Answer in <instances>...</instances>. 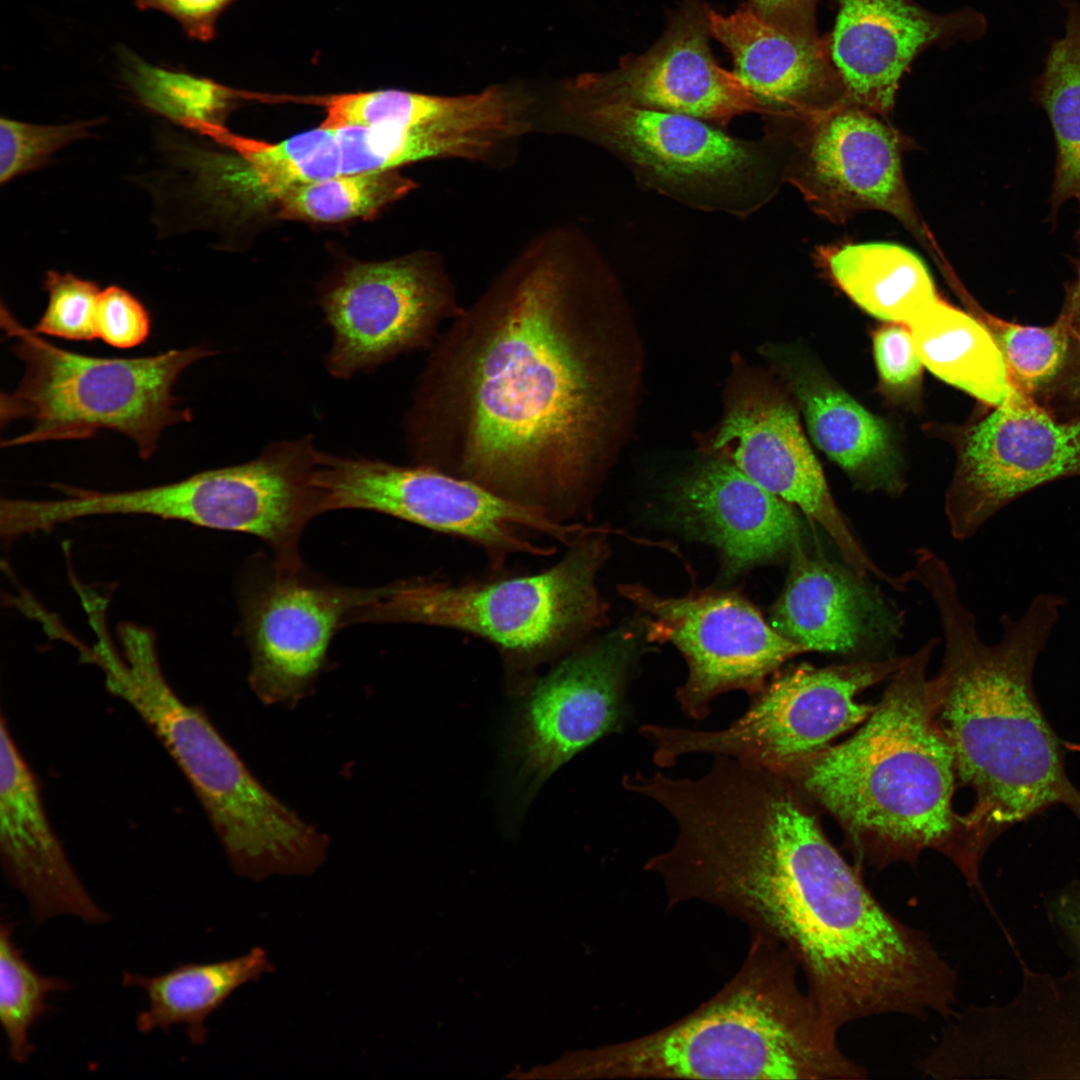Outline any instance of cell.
I'll use <instances>...</instances> for the list:
<instances>
[{"mask_svg":"<svg viewBox=\"0 0 1080 1080\" xmlns=\"http://www.w3.org/2000/svg\"><path fill=\"white\" fill-rule=\"evenodd\" d=\"M818 0H748L746 4L763 20L786 31L813 35Z\"/></svg>","mask_w":1080,"mask_h":1080,"instance_id":"obj_43","label":"cell"},{"mask_svg":"<svg viewBox=\"0 0 1080 1080\" xmlns=\"http://www.w3.org/2000/svg\"><path fill=\"white\" fill-rule=\"evenodd\" d=\"M314 483L323 495L324 511L373 510L460 537L482 548L495 566L512 554L554 553L553 547L530 540V534L570 546L585 532L579 524L554 521L474 481L428 465L401 466L320 451Z\"/></svg>","mask_w":1080,"mask_h":1080,"instance_id":"obj_10","label":"cell"},{"mask_svg":"<svg viewBox=\"0 0 1080 1080\" xmlns=\"http://www.w3.org/2000/svg\"><path fill=\"white\" fill-rule=\"evenodd\" d=\"M321 306L333 333L326 367L341 379L430 349L463 308L433 252L354 264L327 288Z\"/></svg>","mask_w":1080,"mask_h":1080,"instance_id":"obj_15","label":"cell"},{"mask_svg":"<svg viewBox=\"0 0 1080 1080\" xmlns=\"http://www.w3.org/2000/svg\"><path fill=\"white\" fill-rule=\"evenodd\" d=\"M118 639L120 652L105 643L94 655L105 686L133 708L182 771L233 870L262 880L306 869L321 851L323 832L263 786L206 714L176 694L148 627L129 626Z\"/></svg>","mask_w":1080,"mask_h":1080,"instance_id":"obj_6","label":"cell"},{"mask_svg":"<svg viewBox=\"0 0 1080 1080\" xmlns=\"http://www.w3.org/2000/svg\"><path fill=\"white\" fill-rule=\"evenodd\" d=\"M0 326L24 365L16 388L1 392L0 423H30L26 432L2 440V448L90 439L110 430L129 438L148 459L165 429L191 419L173 394L181 374L215 354L206 345H193L145 357L83 355L26 327L3 302Z\"/></svg>","mask_w":1080,"mask_h":1080,"instance_id":"obj_7","label":"cell"},{"mask_svg":"<svg viewBox=\"0 0 1080 1080\" xmlns=\"http://www.w3.org/2000/svg\"><path fill=\"white\" fill-rule=\"evenodd\" d=\"M299 572L275 564L242 600L251 653L249 683L268 705H294L304 697L325 662L332 636L383 591L319 584Z\"/></svg>","mask_w":1080,"mask_h":1080,"instance_id":"obj_20","label":"cell"},{"mask_svg":"<svg viewBox=\"0 0 1080 1080\" xmlns=\"http://www.w3.org/2000/svg\"><path fill=\"white\" fill-rule=\"evenodd\" d=\"M815 807L777 776L748 781L701 818L684 849L685 902L721 909L750 938L787 949L822 1028L900 1014L947 1018L957 973L929 935L890 913L824 834Z\"/></svg>","mask_w":1080,"mask_h":1080,"instance_id":"obj_2","label":"cell"},{"mask_svg":"<svg viewBox=\"0 0 1080 1080\" xmlns=\"http://www.w3.org/2000/svg\"><path fill=\"white\" fill-rule=\"evenodd\" d=\"M619 299L580 228L537 234L430 348L405 422L415 463L568 523L618 431Z\"/></svg>","mask_w":1080,"mask_h":1080,"instance_id":"obj_1","label":"cell"},{"mask_svg":"<svg viewBox=\"0 0 1080 1080\" xmlns=\"http://www.w3.org/2000/svg\"><path fill=\"white\" fill-rule=\"evenodd\" d=\"M1017 955L1016 997L947 1017L936 1045L917 1063L924 1077L1080 1078V971L1040 973Z\"/></svg>","mask_w":1080,"mask_h":1080,"instance_id":"obj_13","label":"cell"},{"mask_svg":"<svg viewBox=\"0 0 1080 1080\" xmlns=\"http://www.w3.org/2000/svg\"><path fill=\"white\" fill-rule=\"evenodd\" d=\"M235 0H134L142 11L154 10L173 18L185 35L199 42L213 40L222 13Z\"/></svg>","mask_w":1080,"mask_h":1080,"instance_id":"obj_41","label":"cell"},{"mask_svg":"<svg viewBox=\"0 0 1080 1080\" xmlns=\"http://www.w3.org/2000/svg\"><path fill=\"white\" fill-rule=\"evenodd\" d=\"M733 445L731 461L763 488L798 506L836 544L859 576L882 571L862 549L836 506L821 467L791 404L765 384H744L733 393L712 447Z\"/></svg>","mask_w":1080,"mask_h":1080,"instance_id":"obj_21","label":"cell"},{"mask_svg":"<svg viewBox=\"0 0 1080 1080\" xmlns=\"http://www.w3.org/2000/svg\"><path fill=\"white\" fill-rule=\"evenodd\" d=\"M469 95L436 96L397 89L325 96L292 97L325 110L321 127L408 128L436 122L461 111Z\"/></svg>","mask_w":1080,"mask_h":1080,"instance_id":"obj_36","label":"cell"},{"mask_svg":"<svg viewBox=\"0 0 1080 1080\" xmlns=\"http://www.w3.org/2000/svg\"><path fill=\"white\" fill-rule=\"evenodd\" d=\"M550 568L484 582L419 578L384 587L359 622L416 623L470 633L504 656L536 663L571 648L602 624L596 586L609 549L600 531L569 546Z\"/></svg>","mask_w":1080,"mask_h":1080,"instance_id":"obj_8","label":"cell"},{"mask_svg":"<svg viewBox=\"0 0 1080 1080\" xmlns=\"http://www.w3.org/2000/svg\"><path fill=\"white\" fill-rule=\"evenodd\" d=\"M619 591L645 614L647 637L672 643L686 659L688 677L676 698L696 720L709 714L720 694L757 695L784 662L807 652L734 593L662 597L641 585H622Z\"/></svg>","mask_w":1080,"mask_h":1080,"instance_id":"obj_16","label":"cell"},{"mask_svg":"<svg viewBox=\"0 0 1080 1080\" xmlns=\"http://www.w3.org/2000/svg\"><path fill=\"white\" fill-rule=\"evenodd\" d=\"M710 34L731 54L754 94L763 124L829 112L847 104L826 41L768 23L747 5L724 15L708 9Z\"/></svg>","mask_w":1080,"mask_h":1080,"instance_id":"obj_25","label":"cell"},{"mask_svg":"<svg viewBox=\"0 0 1080 1080\" xmlns=\"http://www.w3.org/2000/svg\"><path fill=\"white\" fill-rule=\"evenodd\" d=\"M69 988L65 979L38 972L15 943L13 925L1 922L0 1022L13 1062L24 1064L29 1059L34 1050L30 1032L50 1010V996Z\"/></svg>","mask_w":1080,"mask_h":1080,"instance_id":"obj_35","label":"cell"},{"mask_svg":"<svg viewBox=\"0 0 1080 1080\" xmlns=\"http://www.w3.org/2000/svg\"><path fill=\"white\" fill-rule=\"evenodd\" d=\"M780 157L783 182L818 215L844 223L866 210L889 213L925 235L901 165L900 135L880 116L853 104L763 125Z\"/></svg>","mask_w":1080,"mask_h":1080,"instance_id":"obj_14","label":"cell"},{"mask_svg":"<svg viewBox=\"0 0 1080 1080\" xmlns=\"http://www.w3.org/2000/svg\"><path fill=\"white\" fill-rule=\"evenodd\" d=\"M634 650L632 631L622 628L576 649L535 683L515 735L520 776L532 789L599 738L623 730Z\"/></svg>","mask_w":1080,"mask_h":1080,"instance_id":"obj_19","label":"cell"},{"mask_svg":"<svg viewBox=\"0 0 1080 1080\" xmlns=\"http://www.w3.org/2000/svg\"><path fill=\"white\" fill-rule=\"evenodd\" d=\"M1033 99L1046 112L1055 139L1054 179L1049 219L1069 200L1080 204V5L1068 4L1065 35L1053 42Z\"/></svg>","mask_w":1080,"mask_h":1080,"instance_id":"obj_32","label":"cell"},{"mask_svg":"<svg viewBox=\"0 0 1080 1080\" xmlns=\"http://www.w3.org/2000/svg\"><path fill=\"white\" fill-rule=\"evenodd\" d=\"M937 643L932 639L907 657L853 736L772 771L836 820L858 867L914 864L934 850L987 901L982 858L965 815L953 807L954 754L926 676Z\"/></svg>","mask_w":1080,"mask_h":1080,"instance_id":"obj_4","label":"cell"},{"mask_svg":"<svg viewBox=\"0 0 1080 1080\" xmlns=\"http://www.w3.org/2000/svg\"><path fill=\"white\" fill-rule=\"evenodd\" d=\"M1045 905L1049 922L1080 971V881L1056 891Z\"/></svg>","mask_w":1080,"mask_h":1080,"instance_id":"obj_42","label":"cell"},{"mask_svg":"<svg viewBox=\"0 0 1080 1080\" xmlns=\"http://www.w3.org/2000/svg\"><path fill=\"white\" fill-rule=\"evenodd\" d=\"M707 12L700 1L686 0L649 49L608 72L568 80L561 97L680 113L723 128L738 116L759 115L744 81L714 58Z\"/></svg>","mask_w":1080,"mask_h":1080,"instance_id":"obj_18","label":"cell"},{"mask_svg":"<svg viewBox=\"0 0 1080 1080\" xmlns=\"http://www.w3.org/2000/svg\"><path fill=\"white\" fill-rule=\"evenodd\" d=\"M415 188L398 170L339 175L290 189L275 203L276 216L318 223L368 218Z\"/></svg>","mask_w":1080,"mask_h":1080,"instance_id":"obj_34","label":"cell"},{"mask_svg":"<svg viewBox=\"0 0 1080 1080\" xmlns=\"http://www.w3.org/2000/svg\"><path fill=\"white\" fill-rule=\"evenodd\" d=\"M816 258L857 305L884 320L908 325L940 299L923 261L898 244L822 247Z\"/></svg>","mask_w":1080,"mask_h":1080,"instance_id":"obj_30","label":"cell"},{"mask_svg":"<svg viewBox=\"0 0 1080 1080\" xmlns=\"http://www.w3.org/2000/svg\"><path fill=\"white\" fill-rule=\"evenodd\" d=\"M122 81L136 101L150 112L189 128L220 119L242 92L189 71L150 63L122 48Z\"/></svg>","mask_w":1080,"mask_h":1080,"instance_id":"obj_33","label":"cell"},{"mask_svg":"<svg viewBox=\"0 0 1080 1080\" xmlns=\"http://www.w3.org/2000/svg\"><path fill=\"white\" fill-rule=\"evenodd\" d=\"M906 659L792 667L767 683L748 710L724 729L646 724L640 733L654 746L653 761L661 768L685 755L704 753L776 770L864 723L876 704L858 701V695L896 673Z\"/></svg>","mask_w":1080,"mask_h":1080,"instance_id":"obj_11","label":"cell"},{"mask_svg":"<svg viewBox=\"0 0 1080 1080\" xmlns=\"http://www.w3.org/2000/svg\"><path fill=\"white\" fill-rule=\"evenodd\" d=\"M666 498L672 522L715 546L729 574L790 553L800 541L791 504L727 459L697 463L671 484Z\"/></svg>","mask_w":1080,"mask_h":1080,"instance_id":"obj_23","label":"cell"},{"mask_svg":"<svg viewBox=\"0 0 1080 1080\" xmlns=\"http://www.w3.org/2000/svg\"><path fill=\"white\" fill-rule=\"evenodd\" d=\"M557 129L615 157L641 187L703 212L749 217L783 183L767 138L685 114L561 98Z\"/></svg>","mask_w":1080,"mask_h":1080,"instance_id":"obj_9","label":"cell"},{"mask_svg":"<svg viewBox=\"0 0 1080 1080\" xmlns=\"http://www.w3.org/2000/svg\"><path fill=\"white\" fill-rule=\"evenodd\" d=\"M923 362L943 381L995 407L1011 392L1001 353L976 317L941 299L908 325Z\"/></svg>","mask_w":1080,"mask_h":1080,"instance_id":"obj_31","label":"cell"},{"mask_svg":"<svg viewBox=\"0 0 1080 1080\" xmlns=\"http://www.w3.org/2000/svg\"><path fill=\"white\" fill-rule=\"evenodd\" d=\"M1075 240L1077 243V257L1074 259L1075 277L1066 284L1064 303L1059 315L1065 319L1080 342V222Z\"/></svg>","mask_w":1080,"mask_h":1080,"instance_id":"obj_44","label":"cell"},{"mask_svg":"<svg viewBox=\"0 0 1080 1080\" xmlns=\"http://www.w3.org/2000/svg\"><path fill=\"white\" fill-rule=\"evenodd\" d=\"M99 119L39 125L11 118L0 119V182L45 167L55 153L91 136Z\"/></svg>","mask_w":1080,"mask_h":1080,"instance_id":"obj_37","label":"cell"},{"mask_svg":"<svg viewBox=\"0 0 1080 1080\" xmlns=\"http://www.w3.org/2000/svg\"><path fill=\"white\" fill-rule=\"evenodd\" d=\"M43 288L48 301L33 328L37 333L69 341L96 338V307L101 291L97 283L72 273L48 271Z\"/></svg>","mask_w":1080,"mask_h":1080,"instance_id":"obj_38","label":"cell"},{"mask_svg":"<svg viewBox=\"0 0 1080 1080\" xmlns=\"http://www.w3.org/2000/svg\"><path fill=\"white\" fill-rule=\"evenodd\" d=\"M992 408L967 430L945 500L961 541L1026 493L1080 476V417L1060 419L1013 389Z\"/></svg>","mask_w":1080,"mask_h":1080,"instance_id":"obj_17","label":"cell"},{"mask_svg":"<svg viewBox=\"0 0 1080 1080\" xmlns=\"http://www.w3.org/2000/svg\"><path fill=\"white\" fill-rule=\"evenodd\" d=\"M95 326L96 338L109 346L128 349L147 340L152 319L137 297L122 287L111 285L99 293Z\"/></svg>","mask_w":1080,"mask_h":1080,"instance_id":"obj_39","label":"cell"},{"mask_svg":"<svg viewBox=\"0 0 1080 1080\" xmlns=\"http://www.w3.org/2000/svg\"><path fill=\"white\" fill-rule=\"evenodd\" d=\"M1004 362L1011 389L1060 419L1080 417V342L1062 316L1022 325L976 309Z\"/></svg>","mask_w":1080,"mask_h":1080,"instance_id":"obj_28","label":"cell"},{"mask_svg":"<svg viewBox=\"0 0 1080 1080\" xmlns=\"http://www.w3.org/2000/svg\"><path fill=\"white\" fill-rule=\"evenodd\" d=\"M873 349L879 375L887 385L905 386L920 375L923 362L907 325L882 326L874 335Z\"/></svg>","mask_w":1080,"mask_h":1080,"instance_id":"obj_40","label":"cell"},{"mask_svg":"<svg viewBox=\"0 0 1080 1080\" xmlns=\"http://www.w3.org/2000/svg\"><path fill=\"white\" fill-rule=\"evenodd\" d=\"M770 625L809 651L849 653L897 630L886 605L856 572L815 558L797 542Z\"/></svg>","mask_w":1080,"mask_h":1080,"instance_id":"obj_26","label":"cell"},{"mask_svg":"<svg viewBox=\"0 0 1080 1080\" xmlns=\"http://www.w3.org/2000/svg\"><path fill=\"white\" fill-rule=\"evenodd\" d=\"M267 952L254 947L241 956L207 963H182L167 972L145 975L125 971L122 985L144 992L147 1007L136 1018L139 1032L183 1026L189 1040H207L208 1017L243 985L271 973Z\"/></svg>","mask_w":1080,"mask_h":1080,"instance_id":"obj_27","label":"cell"},{"mask_svg":"<svg viewBox=\"0 0 1080 1080\" xmlns=\"http://www.w3.org/2000/svg\"><path fill=\"white\" fill-rule=\"evenodd\" d=\"M789 376L816 446L865 488L897 491L899 480L883 421L843 391L797 371Z\"/></svg>","mask_w":1080,"mask_h":1080,"instance_id":"obj_29","label":"cell"},{"mask_svg":"<svg viewBox=\"0 0 1080 1080\" xmlns=\"http://www.w3.org/2000/svg\"><path fill=\"white\" fill-rule=\"evenodd\" d=\"M914 577L941 621L944 658L931 678L935 711L957 780L975 793L965 818L976 849L984 856L1000 833L1055 805L1080 819V792L1033 688L1037 658L1064 600L1037 595L1018 619L1002 618V638L989 645L941 558L923 562Z\"/></svg>","mask_w":1080,"mask_h":1080,"instance_id":"obj_3","label":"cell"},{"mask_svg":"<svg viewBox=\"0 0 1080 1080\" xmlns=\"http://www.w3.org/2000/svg\"><path fill=\"white\" fill-rule=\"evenodd\" d=\"M826 41L849 104L886 117L911 61L934 44L981 35L982 15L964 9L933 13L913 0H836Z\"/></svg>","mask_w":1080,"mask_h":1080,"instance_id":"obj_22","label":"cell"},{"mask_svg":"<svg viewBox=\"0 0 1080 1080\" xmlns=\"http://www.w3.org/2000/svg\"><path fill=\"white\" fill-rule=\"evenodd\" d=\"M319 452L310 436L275 442L243 464L122 491L118 506L125 515L255 535L271 547L275 564L300 569V535L313 517L325 512L314 483Z\"/></svg>","mask_w":1080,"mask_h":1080,"instance_id":"obj_12","label":"cell"},{"mask_svg":"<svg viewBox=\"0 0 1080 1080\" xmlns=\"http://www.w3.org/2000/svg\"><path fill=\"white\" fill-rule=\"evenodd\" d=\"M0 738V853L8 881L37 924L58 916L106 922L109 914L87 891L52 829L37 779L4 717Z\"/></svg>","mask_w":1080,"mask_h":1080,"instance_id":"obj_24","label":"cell"},{"mask_svg":"<svg viewBox=\"0 0 1080 1080\" xmlns=\"http://www.w3.org/2000/svg\"><path fill=\"white\" fill-rule=\"evenodd\" d=\"M784 947L751 938L735 975L683 1018L604 1048L591 1072L615 1078L858 1080L867 1070L829 1039Z\"/></svg>","mask_w":1080,"mask_h":1080,"instance_id":"obj_5","label":"cell"}]
</instances>
